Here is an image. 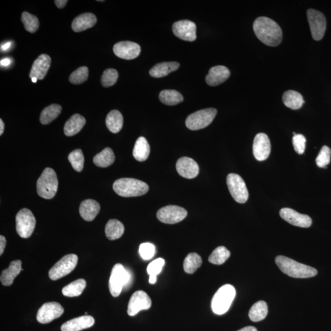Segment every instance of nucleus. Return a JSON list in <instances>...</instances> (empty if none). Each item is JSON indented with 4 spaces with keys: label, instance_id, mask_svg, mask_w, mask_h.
I'll return each mask as SVG.
<instances>
[{
    "label": "nucleus",
    "instance_id": "39",
    "mask_svg": "<svg viewBox=\"0 0 331 331\" xmlns=\"http://www.w3.org/2000/svg\"><path fill=\"white\" fill-rule=\"evenodd\" d=\"M165 261L163 258H158L148 264L147 271L150 275L149 282L151 284H156L157 276L162 271L163 267L165 265Z\"/></svg>",
    "mask_w": 331,
    "mask_h": 331
},
{
    "label": "nucleus",
    "instance_id": "2",
    "mask_svg": "<svg viewBox=\"0 0 331 331\" xmlns=\"http://www.w3.org/2000/svg\"><path fill=\"white\" fill-rule=\"evenodd\" d=\"M275 263L282 272L291 277L306 278L315 277L318 274L317 270L312 267L299 263L286 257H276Z\"/></svg>",
    "mask_w": 331,
    "mask_h": 331
},
{
    "label": "nucleus",
    "instance_id": "19",
    "mask_svg": "<svg viewBox=\"0 0 331 331\" xmlns=\"http://www.w3.org/2000/svg\"><path fill=\"white\" fill-rule=\"evenodd\" d=\"M176 169L182 177L194 179L199 174V168L195 161L189 157H182L176 163Z\"/></svg>",
    "mask_w": 331,
    "mask_h": 331
},
{
    "label": "nucleus",
    "instance_id": "16",
    "mask_svg": "<svg viewBox=\"0 0 331 331\" xmlns=\"http://www.w3.org/2000/svg\"><path fill=\"white\" fill-rule=\"evenodd\" d=\"M114 53L118 57L124 60H133L141 54L140 45L132 41H121L115 44L113 47Z\"/></svg>",
    "mask_w": 331,
    "mask_h": 331
},
{
    "label": "nucleus",
    "instance_id": "5",
    "mask_svg": "<svg viewBox=\"0 0 331 331\" xmlns=\"http://www.w3.org/2000/svg\"><path fill=\"white\" fill-rule=\"evenodd\" d=\"M56 172L50 168H45L37 181V192L42 198L50 199L56 195L58 189Z\"/></svg>",
    "mask_w": 331,
    "mask_h": 331
},
{
    "label": "nucleus",
    "instance_id": "27",
    "mask_svg": "<svg viewBox=\"0 0 331 331\" xmlns=\"http://www.w3.org/2000/svg\"><path fill=\"white\" fill-rule=\"evenodd\" d=\"M179 67L180 64L175 62L158 63L150 69L149 74L153 78H163L177 70Z\"/></svg>",
    "mask_w": 331,
    "mask_h": 331
},
{
    "label": "nucleus",
    "instance_id": "49",
    "mask_svg": "<svg viewBox=\"0 0 331 331\" xmlns=\"http://www.w3.org/2000/svg\"><path fill=\"white\" fill-rule=\"evenodd\" d=\"M11 60L8 58H5L1 60V65L4 66H8L10 65Z\"/></svg>",
    "mask_w": 331,
    "mask_h": 331
},
{
    "label": "nucleus",
    "instance_id": "30",
    "mask_svg": "<svg viewBox=\"0 0 331 331\" xmlns=\"http://www.w3.org/2000/svg\"><path fill=\"white\" fill-rule=\"evenodd\" d=\"M124 232L123 224L118 220H110L106 224L105 227L106 236L111 241L120 238L123 235Z\"/></svg>",
    "mask_w": 331,
    "mask_h": 331
},
{
    "label": "nucleus",
    "instance_id": "15",
    "mask_svg": "<svg viewBox=\"0 0 331 331\" xmlns=\"http://www.w3.org/2000/svg\"><path fill=\"white\" fill-rule=\"evenodd\" d=\"M174 35L182 40L192 42L196 39V26L191 21L183 20L175 22L172 26Z\"/></svg>",
    "mask_w": 331,
    "mask_h": 331
},
{
    "label": "nucleus",
    "instance_id": "40",
    "mask_svg": "<svg viewBox=\"0 0 331 331\" xmlns=\"http://www.w3.org/2000/svg\"><path fill=\"white\" fill-rule=\"evenodd\" d=\"M21 20L27 32L33 33L37 31L39 29V22L38 18L28 12H23Z\"/></svg>",
    "mask_w": 331,
    "mask_h": 331
},
{
    "label": "nucleus",
    "instance_id": "28",
    "mask_svg": "<svg viewBox=\"0 0 331 331\" xmlns=\"http://www.w3.org/2000/svg\"><path fill=\"white\" fill-rule=\"evenodd\" d=\"M150 152V147L147 139L144 137L139 138L133 151L135 159L138 162H144L149 157Z\"/></svg>",
    "mask_w": 331,
    "mask_h": 331
},
{
    "label": "nucleus",
    "instance_id": "14",
    "mask_svg": "<svg viewBox=\"0 0 331 331\" xmlns=\"http://www.w3.org/2000/svg\"><path fill=\"white\" fill-rule=\"evenodd\" d=\"M150 297L144 291H137L133 294L128 307V314L135 316L139 312L148 310L151 308Z\"/></svg>",
    "mask_w": 331,
    "mask_h": 331
},
{
    "label": "nucleus",
    "instance_id": "46",
    "mask_svg": "<svg viewBox=\"0 0 331 331\" xmlns=\"http://www.w3.org/2000/svg\"><path fill=\"white\" fill-rule=\"evenodd\" d=\"M306 139L304 136L296 134L293 136V144L294 150L299 155L304 153L305 149Z\"/></svg>",
    "mask_w": 331,
    "mask_h": 331
},
{
    "label": "nucleus",
    "instance_id": "42",
    "mask_svg": "<svg viewBox=\"0 0 331 331\" xmlns=\"http://www.w3.org/2000/svg\"><path fill=\"white\" fill-rule=\"evenodd\" d=\"M89 68L82 66L74 71L69 77V82L73 84H81L85 83L89 78Z\"/></svg>",
    "mask_w": 331,
    "mask_h": 331
},
{
    "label": "nucleus",
    "instance_id": "23",
    "mask_svg": "<svg viewBox=\"0 0 331 331\" xmlns=\"http://www.w3.org/2000/svg\"><path fill=\"white\" fill-rule=\"evenodd\" d=\"M97 22L95 14L84 13L75 17L72 23V29L75 32H81L92 28Z\"/></svg>",
    "mask_w": 331,
    "mask_h": 331
},
{
    "label": "nucleus",
    "instance_id": "50",
    "mask_svg": "<svg viewBox=\"0 0 331 331\" xmlns=\"http://www.w3.org/2000/svg\"><path fill=\"white\" fill-rule=\"evenodd\" d=\"M238 331H258L256 327L253 326H247Z\"/></svg>",
    "mask_w": 331,
    "mask_h": 331
},
{
    "label": "nucleus",
    "instance_id": "7",
    "mask_svg": "<svg viewBox=\"0 0 331 331\" xmlns=\"http://www.w3.org/2000/svg\"><path fill=\"white\" fill-rule=\"evenodd\" d=\"M217 114V109L214 108L202 109L188 115L185 124L190 130L203 129L212 122Z\"/></svg>",
    "mask_w": 331,
    "mask_h": 331
},
{
    "label": "nucleus",
    "instance_id": "8",
    "mask_svg": "<svg viewBox=\"0 0 331 331\" xmlns=\"http://www.w3.org/2000/svg\"><path fill=\"white\" fill-rule=\"evenodd\" d=\"M78 257L75 254H69L58 261L48 272L51 280L57 281L70 274L77 266Z\"/></svg>",
    "mask_w": 331,
    "mask_h": 331
},
{
    "label": "nucleus",
    "instance_id": "13",
    "mask_svg": "<svg viewBox=\"0 0 331 331\" xmlns=\"http://www.w3.org/2000/svg\"><path fill=\"white\" fill-rule=\"evenodd\" d=\"M64 309L60 303L56 302L44 303L38 310L36 318L39 323L47 324L62 316Z\"/></svg>",
    "mask_w": 331,
    "mask_h": 331
},
{
    "label": "nucleus",
    "instance_id": "31",
    "mask_svg": "<svg viewBox=\"0 0 331 331\" xmlns=\"http://www.w3.org/2000/svg\"><path fill=\"white\" fill-rule=\"evenodd\" d=\"M106 124L111 132L117 133L122 129L123 118L120 112L113 110L109 112L106 117Z\"/></svg>",
    "mask_w": 331,
    "mask_h": 331
},
{
    "label": "nucleus",
    "instance_id": "47",
    "mask_svg": "<svg viewBox=\"0 0 331 331\" xmlns=\"http://www.w3.org/2000/svg\"><path fill=\"white\" fill-rule=\"evenodd\" d=\"M7 245V240L4 236H0V255L4 253L5 248Z\"/></svg>",
    "mask_w": 331,
    "mask_h": 331
},
{
    "label": "nucleus",
    "instance_id": "11",
    "mask_svg": "<svg viewBox=\"0 0 331 331\" xmlns=\"http://www.w3.org/2000/svg\"><path fill=\"white\" fill-rule=\"evenodd\" d=\"M307 14H308V19L311 27L312 38L315 41L321 40L326 32V18L321 12L313 9H309Z\"/></svg>",
    "mask_w": 331,
    "mask_h": 331
},
{
    "label": "nucleus",
    "instance_id": "24",
    "mask_svg": "<svg viewBox=\"0 0 331 331\" xmlns=\"http://www.w3.org/2000/svg\"><path fill=\"white\" fill-rule=\"evenodd\" d=\"M22 269V261L20 260H15L12 261L10 266L7 269L3 271L0 277V281L4 286H10L13 284L15 278L20 274Z\"/></svg>",
    "mask_w": 331,
    "mask_h": 331
},
{
    "label": "nucleus",
    "instance_id": "29",
    "mask_svg": "<svg viewBox=\"0 0 331 331\" xmlns=\"http://www.w3.org/2000/svg\"><path fill=\"white\" fill-rule=\"evenodd\" d=\"M282 99L284 105L293 110L300 109L304 103L301 94L294 90H288L285 92Z\"/></svg>",
    "mask_w": 331,
    "mask_h": 331
},
{
    "label": "nucleus",
    "instance_id": "52",
    "mask_svg": "<svg viewBox=\"0 0 331 331\" xmlns=\"http://www.w3.org/2000/svg\"><path fill=\"white\" fill-rule=\"evenodd\" d=\"M11 42H8L7 43L4 44V45H2V48L3 50L6 51L9 48L11 47Z\"/></svg>",
    "mask_w": 331,
    "mask_h": 331
},
{
    "label": "nucleus",
    "instance_id": "48",
    "mask_svg": "<svg viewBox=\"0 0 331 331\" xmlns=\"http://www.w3.org/2000/svg\"><path fill=\"white\" fill-rule=\"evenodd\" d=\"M67 0H56V1H55V4H56L57 7L60 9L65 7L66 5L67 4Z\"/></svg>",
    "mask_w": 331,
    "mask_h": 331
},
{
    "label": "nucleus",
    "instance_id": "3",
    "mask_svg": "<svg viewBox=\"0 0 331 331\" xmlns=\"http://www.w3.org/2000/svg\"><path fill=\"white\" fill-rule=\"evenodd\" d=\"M113 189L118 195L122 197H136L144 195L149 190L145 182L132 178L118 179L113 185Z\"/></svg>",
    "mask_w": 331,
    "mask_h": 331
},
{
    "label": "nucleus",
    "instance_id": "43",
    "mask_svg": "<svg viewBox=\"0 0 331 331\" xmlns=\"http://www.w3.org/2000/svg\"><path fill=\"white\" fill-rule=\"evenodd\" d=\"M118 74L114 69H107L103 72L101 79L102 86L104 87H109L117 83Z\"/></svg>",
    "mask_w": 331,
    "mask_h": 331
},
{
    "label": "nucleus",
    "instance_id": "18",
    "mask_svg": "<svg viewBox=\"0 0 331 331\" xmlns=\"http://www.w3.org/2000/svg\"><path fill=\"white\" fill-rule=\"evenodd\" d=\"M282 219L292 224L300 227H309L312 225V220L308 215L298 213L290 208H283L280 211Z\"/></svg>",
    "mask_w": 331,
    "mask_h": 331
},
{
    "label": "nucleus",
    "instance_id": "45",
    "mask_svg": "<svg viewBox=\"0 0 331 331\" xmlns=\"http://www.w3.org/2000/svg\"><path fill=\"white\" fill-rule=\"evenodd\" d=\"M139 251L142 259L149 260L154 257L156 253V247L150 243H143L139 247Z\"/></svg>",
    "mask_w": 331,
    "mask_h": 331
},
{
    "label": "nucleus",
    "instance_id": "41",
    "mask_svg": "<svg viewBox=\"0 0 331 331\" xmlns=\"http://www.w3.org/2000/svg\"><path fill=\"white\" fill-rule=\"evenodd\" d=\"M68 160L75 171L81 172L83 171L84 165V157L83 151L81 149L72 151L68 156Z\"/></svg>",
    "mask_w": 331,
    "mask_h": 331
},
{
    "label": "nucleus",
    "instance_id": "26",
    "mask_svg": "<svg viewBox=\"0 0 331 331\" xmlns=\"http://www.w3.org/2000/svg\"><path fill=\"white\" fill-rule=\"evenodd\" d=\"M86 123V120L80 114H74L66 121L64 126V133L66 136H74L83 129Z\"/></svg>",
    "mask_w": 331,
    "mask_h": 331
},
{
    "label": "nucleus",
    "instance_id": "35",
    "mask_svg": "<svg viewBox=\"0 0 331 331\" xmlns=\"http://www.w3.org/2000/svg\"><path fill=\"white\" fill-rule=\"evenodd\" d=\"M160 101L168 106H174L184 101V97L181 93L174 90H165L160 92Z\"/></svg>",
    "mask_w": 331,
    "mask_h": 331
},
{
    "label": "nucleus",
    "instance_id": "20",
    "mask_svg": "<svg viewBox=\"0 0 331 331\" xmlns=\"http://www.w3.org/2000/svg\"><path fill=\"white\" fill-rule=\"evenodd\" d=\"M51 59L48 55L42 54L33 63L29 77L35 78L38 80H42L45 77L50 68Z\"/></svg>",
    "mask_w": 331,
    "mask_h": 331
},
{
    "label": "nucleus",
    "instance_id": "44",
    "mask_svg": "<svg viewBox=\"0 0 331 331\" xmlns=\"http://www.w3.org/2000/svg\"><path fill=\"white\" fill-rule=\"evenodd\" d=\"M331 150L329 147L324 145L318 154L316 163L319 168H327L330 162Z\"/></svg>",
    "mask_w": 331,
    "mask_h": 331
},
{
    "label": "nucleus",
    "instance_id": "51",
    "mask_svg": "<svg viewBox=\"0 0 331 331\" xmlns=\"http://www.w3.org/2000/svg\"><path fill=\"white\" fill-rule=\"evenodd\" d=\"M5 124L2 119H0V135H2L4 132Z\"/></svg>",
    "mask_w": 331,
    "mask_h": 331
},
{
    "label": "nucleus",
    "instance_id": "22",
    "mask_svg": "<svg viewBox=\"0 0 331 331\" xmlns=\"http://www.w3.org/2000/svg\"><path fill=\"white\" fill-rule=\"evenodd\" d=\"M230 75V71L225 66H214L209 71V74L206 75V81L209 86H217L225 82Z\"/></svg>",
    "mask_w": 331,
    "mask_h": 331
},
{
    "label": "nucleus",
    "instance_id": "37",
    "mask_svg": "<svg viewBox=\"0 0 331 331\" xmlns=\"http://www.w3.org/2000/svg\"><path fill=\"white\" fill-rule=\"evenodd\" d=\"M202 258L198 254L191 253L188 254L184 262V269L187 274H192L202 265Z\"/></svg>",
    "mask_w": 331,
    "mask_h": 331
},
{
    "label": "nucleus",
    "instance_id": "12",
    "mask_svg": "<svg viewBox=\"0 0 331 331\" xmlns=\"http://www.w3.org/2000/svg\"><path fill=\"white\" fill-rule=\"evenodd\" d=\"M187 216V211L177 206H168L160 209L157 217L161 222L175 224L180 222Z\"/></svg>",
    "mask_w": 331,
    "mask_h": 331
},
{
    "label": "nucleus",
    "instance_id": "53",
    "mask_svg": "<svg viewBox=\"0 0 331 331\" xmlns=\"http://www.w3.org/2000/svg\"><path fill=\"white\" fill-rule=\"evenodd\" d=\"M37 81H38L37 79L35 78H33L32 79V81L33 82V83H37Z\"/></svg>",
    "mask_w": 331,
    "mask_h": 331
},
{
    "label": "nucleus",
    "instance_id": "34",
    "mask_svg": "<svg viewBox=\"0 0 331 331\" xmlns=\"http://www.w3.org/2000/svg\"><path fill=\"white\" fill-rule=\"evenodd\" d=\"M86 281L84 279H78L64 287L62 293L64 296L70 297L80 296L86 288Z\"/></svg>",
    "mask_w": 331,
    "mask_h": 331
},
{
    "label": "nucleus",
    "instance_id": "4",
    "mask_svg": "<svg viewBox=\"0 0 331 331\" xmlns=\"http://www.w3.org/2000/svg\"><path fill=\"white\" fill-rule=\"evenodd\" d=\"M236 296V290L232 285L226 284L218 289L212 300V310L214 314L223 315L228 311Z\"/></svg>",
    "mask_w": 331,
    "mask_h": 331
},
{
    "label": "nucleus",
    "instance_id": "38",
    "mask_svg": "<svg viewBox=\"0 0 331 331\" xmlns=\"http://www.w3.org/2000/svg\"><path fill=\"white\" fill-rule=\"evenodd\" d=\"M230 256V251L225 247L220 246L212 252L209 257V261L212 264L221 265L225 263Z\"/></svg>",
    "mask_w": 331,
    "mask_h": 331
},
{
    "label": "nucleus",
    "instance_id": "21",
    "mask_svg": "<svg viewBox=\"0 0 331 331\" xmlns=\"http://www.w3.org/2000/svg\"><path fill=\"white\" fill-rule=\"evenodd\" d=\"M95 319L92 316L84 315L72 319L64 323L61 330L62 331H81L93 326Z\"/></svg>",
    "mask_w": 331,
    "mask_h": 331
},
{
    "label": "nucleus",
    "instance_id": "32",
    "mask_svg": "<svg viewBox=\"0 0 331 331\" xmlns=\"http://www.w3.org/2000/svg\"><path fill=\"white\" fill-rule=\"evenodd\" d=\"M115 155L111 148H105L101 152L96 155L93 158V163L100 168H107L115 162Z\"/></svg>",
    "mask_w": 331,
    "mask_h": 331
},
{
    "label": "nucleus",
    "instance_id": "36",
    "mask_svg": "<svg viewBox=\"0 0 331 331\" xmlns=\"http://www.w3.org/2000/svg\"><path fill=\"white\" fill-rule=\"evenodd\" d=\"M62 109V107L59 105L54 104L47 106L41 112L40 122L42 124H49L59 117Z\"/></svg>",
    "mask_w": 331,
    "mask_h": 331
},
{
    "label": "nucleus",
    "instance_id": "1",
    "mask_svg": "<svg viewBox=\"0 0 331 331\" xmlns=\"http://www.w3.org/2000/svg\"><path fill=\"white\" fill-rule=\"evenodd\" d=\"M253 30L257 38L269 46L275 47L281 43L283 36L282 29L268 17H258L253 23Z\"/></svg>",
    "mask_w": 331,
    "mask_h": 331
},
{
    "label": "nucleus",
    "instance_id": "17",
    "mask_svg": "<svg viewBox=\"0 0 331 331\" xmlns=\"http://www.w3.org/2000/svg\"><path fill=\"white\" fill-rule=\"evenodd\" d=\"M271 142L268 135L258 133L254 139L253 153L255 159L260 162L266 160L271 153Z\"/></svg>",
    "mask_w": 331,
    "mask_h": 331
},
{
    "label": "nucleus",
    "instance_id": "6",
    "mask_svg": "<svg viewBox=\"0 0 331 331\" xmlns=\"http://www.w3.org/2000/svg\"><path fill=\"white\" fill-rule=\"evenodd\" d=\"M131 277L130 273L121 264H115L112 268L109 283V291L112 296L120 295L123 288L129 285Z\"/></svg>",
    "mask_w": 331,
    "mask_h": 331
},
{
    "label": "nucleus",
    "instance_id": "25",
    "mask_svg": "<svg viewBox=\"0 0 331 331\" xmlns=\"http://www.w3.org/2000/svg\"><path fill=\"white\" fill-rule=\"evenodd\" d=\"M100 211L99 203L93 199H86L82 202L80 212L84 220L92 221L98 215Z\"/></svg>",
    "mask_w": 331,
    "mask_h": 331
},
{
    "label": "nucleus",
    "instance_id": "10",
    "mask_svg": "<svg viewBox=\"0 0 331 331\" xmlns=\"http://www.w3.org/2000/svg\"><path fill=\"white\" fill-rule=\"evenodd\" d=\"M226 183L231 194L237 202L244 204L247 201L248 191L241 176L232 173L227 175Z\"/></svg>",
    "mask_w": 331,
    "mask_h": 331
},
{
    "label": "nucleus",
    "instance_id": "9",
    "mask_svg": "<svg viewBox=\"0 0 331 331\" xmlns=\"http://www.w3.org/2000/svg\"><path fill=\"white\" fill-rule=\"evenodd\" d=\"M16 232L21 238H30L34 232L36 219L31 211L22 209L18 212L16 218Z\"/></svg>",
    "mask_w": 331,
    "mask_h": 331
},
{
    "label": "nucleus",
    "instance_id": "33",
    "mask_svg": "<svg viewBox=\"0 0 331 331\" xmlns=\"http://www.w3.org/2000/svg\"><path fill=\"white\" fill-rule=\"evenodd\" d=\"M268 313V307L266 302L260 300L253 305L248 313L252 321L258 322L264 320Z\"/></svg>",
    "mask_w": 331,
    "mask_h": 331
}]
</instances>
